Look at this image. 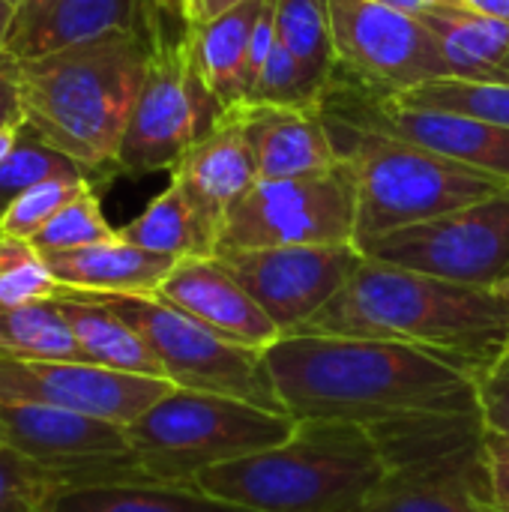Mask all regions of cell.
<instances>
[{
    "mask_svg": "<svg viewBox=\"0 0 509 512\" xmlns=\"http://www.w3.org/2000/svg\"><path fill=\"white\" fill-rule=\"evenodd\" d=\"M120 231V240L168 255V258H216V240L186 201L183 189L171 180L165 192H159L132 222H126Z\"/></svg>",
    "mask_w": 509,
    "mask_h": 512,
    "instance_id": "cell-25",
    "label": "cell"
},
{
    "mask_svg": "<svg viewBox=\"0 0 509 512\" xmlns=\"http://www.w3.org/2000/svg\"><path fill=\"white\" fill-rule=\"evenodd\" d=\"M453 6H462V9H471V12H480V15H489V18H498V21H507L509 24V0H447Z\"/></svg>",
    "mask_w": 509,
    "mask_h": 512,
    "instance_id": "cell-41",
    "label": "cell"
},
{
    "mask_svg": "<svg viewBox=\"0 0 509 512\" xmlns=\"http://www.w3.org/2000/svg\"><path fill=\"white\" fill-rule=\"evenodd\" d=\"M51 512H252L207 495L195 483H132L72 489L57 498Z\"/></svg>",
    "mask_w": 509,
    "mask_h": 512,
    "instance_id": "cell-26",
    "label": "cell"
},
{
    "mask_svg": "<svg viewBox=\"0 0 509 512\" xmlns=\"http://www.w3.org/2000/svg\"><path fill=\"white\" fill-rule=\"evenodd\" d=\"M174 390L165 378L114 372L87 360H18L0 354V402H30L132 426Z\"/></svg>",
    "mask_w": 509,
    "mask_h": 512,
    "instance_id": "cell-16",
    "label": "cell"
},
{
    "mask_svg": "<svg viewBox=\"0 0 509 512\" xmlns=\"http://www.w3.org/2000/svg\"><path fill=\"white\" fill-rule=\"evenodd\" d=\"M339 159L357 177V243L438 219L509 189L507 180L426 147L324 117Z\"/></svg>",
    "mask_w": 509,
    "mask_h": 512,
    "instance_id": "cell-5",
    "label": "cell"
},
{
    "mask_svg": "<svg viewBox=\"0 0 509 512\" xmlns=\"http://www.w3.org/2000/svg\"><path fill=\"white\" fill-rule=\"evenodd\" d=\"M45 261L66 291L120 297H156L177 267V258L138 249L120 237L72 252H48Z\"/></svg>",
    "mask_w": 509,
    "mask_h": 512,
    "instance_id": "cell-21",
    "label": "cell"
},
{
    "mask_svg": "<svg viewBox=\"0 0 509 512\" xmlns=\"http://www.w3.org/2000/svg\"><path fill=\"white\" fill-rule=\"evenodd\" d=\"M483 459H486V474H489L492 507L498 512H509V435L486 429Z\"/></svg>",
    "mask_w": 509,
    "mask_h": 512,
    "instance_id": "cell-38",
    "label": "cell"
},
{
    "mask_svg": "<svg viewBox=\"0 0 509 512\" xmlns=\"http://www.w3.org/2000/svg\"><path fill=\"white\" fill-rule=\"evenodd\" d=\"M279 36V33H276ZM327 93V84L309 75V69L276 42L264 69L252 81L243 105H273V108H318Z\"/></svg>",
    "mask_w": 509,
    "mask_h": 512,
    "instance_id": "cell-33",
    "label": "cell"
},
{
    "mask_svg": "<svg viewBox=\"0 0 509 512\" xmlns=\"http://www.w3.org/2000/svg\"><path fill=\"white\" fill-rule=\"evenodd\" d=\"M0 354L18 360H87L57 300L0 306Z\"/></svg>",
    "mask_w": 509,
    "mask_h": 512,
    "instance_id": "cell-27",
    "label": "cell"
},
{
    "mask_svg": "<svg viewBox=\"0 0 509 512\" xmlns=\"http://www.w3.org/2000/svg\"><path fill=\"white\" fill-rule=\"evenodd\" d=\"M57 177H84V180H93V174L81 162H75L72 156L54 150L27 123H21L18 132H15V141H12L9 153L0 159V216L27 189L39 186L45 180H57Z\"/></svg>",
    "mask_w": 509,
    "mask_h": 512,
    "instance_id": "cell-30",
    "label": "cell"
},
{
    "mask_svg": "<svg viewBox=\"0 0 509 512\" xmlns=\"http://www.w3.org/2000/svg\"><path fill=\"white\" fill-rule=\"evenodd\" d=\"M495 512H498V510H495Z\"/></svg>",
    "mask_w": 509,
    "mask_h": 512,
    "instance_id": "cell-47",
    "label": "cell"
},
{
    "mask_svg": "<svg viewBox=\"0 0 509 512\" xmlns=\"http://www.w3.org/2000/svg\"><path fill=\"white\" fill-rule=\"evenodd\" d=\"M0 444L36 465L84 474L96 486L153 483L138 465L123 426L75 411L0 402Z\"/></svg>",
    "mask_w": 509,
    "mask_h": 512,
    "instance_id": "cell-14",
    "label": "cell"
},
{
    "mask_svg": "<svg viewBox=\"0 0 509 512\" xmlns=\"http://www.w3.org/2000/svg\"><path fill=\"white\" fill-rule=\"evenodd\" d=\"M138 33L135 0H18L6 51L15 60Z\"/></svg>",
    "mask_w": 509,
    "mask_h": 512,
    "instance_id": "cell-20",
    "label": "cell"
},
{
    "mask_svg": "<svg viewBox=\"0 0 509 512\" xmlns=\"http://www.w3.org/2000/svg\"><path fill=\"white\" fill-rule=\"evenodd\" d=\"M477 405L489 432L509 435V348L477 378Z\"/></svg>",
    "mask_w": 509,
    "mask_h": 512,
    "instance_id": "cell-37",
    "label": "cell"
},
{
    "mask_svg": "<svg viewBox=\"0 0 509 512\" xmlns=\"http://www.w3.org/2000/svg\"><path fill=\"white\" fill-rule=\"evenodd\" d=\"M228 117L243 126L255 150L261 180L309 177L342 162L321 108L240 105L228 111Z\"/></svg>",
    "mask_w": 509,
    "mask_h": 512,
    "instance_id": "cell-19",
    "label": "cell"
},
{
    "mask_svg": "<svg viewBox=\"0 0 509 512\" xmlns=\"http://www.w3.org/2000/svg\"><path fill=\"white\" fill-rule=\"evenodd\" d=\"M402 105L441 108L465 117H477L509 129V81H468V78H438L405 93H387Z\"/></svg>",
    "mask_w": 509,
    "mask_h": 512,
    "instance_id": "cell-31",
    "label": "cell"
},
{
    "mask_svg": "<svg viewBox=\"0 0 509 512\" xmlns=\"http://www.w3.org/2000/svg\"><path fill=\"white\" fill-rule=\"evenodd\" d=\"M378 3L393 6V9H402V12H411V15H423V12H429L432 6L447 3V0H378Z\"/></svg>",
    "mask_w": 509,
    "mask_h": 512,
    "instance_id": "cell-42",
    "label": "cell"
},
{
    "mask_svg": "<svg viewBox=\"0 0 509 512\" xmlns=\"http://www.w3.org/2000/svg\"><path fill=\"white\" fill-rule=\"evenodd\" d=\"M282 336L309 324L363 264L357 246H273L216 255Z\"/></svg>",
    "mask_w": 509,
    "mask_h": 512,
    "instance_id": "cell-15",
    "label": "cell"
},
{
    "mask_svg": "<svg viewBox=\"0 0 509 512\" xmlns=\"http://www.w3.org/2000/svg\"><path fill=\"white\" fill-rule=\"evenodd\" d=\"M381 480L384 462L369 429L300 420L288 441L216 465L195 486L252 512H360Z\"/></svg>",
    "mask_w": 509,
    "mask_h": 512,
    "instance_id": "cell-4",
    "label": "cell"
},
{
    "mask_svg": "<svg viewBox=\"0 0 509 512\" xmlns=\"http://www.w3.org/2000/svg\"><path fill=\"white\" fill-rule=\"evenodd\" d=\"M264 6L267 0H246L189 33V57L225 111L240 108L246 99V54Z\"/></svg>",
    "mask_w": 509,
    "mask_h": 512,
    "instance_id": "cell-23",
    "label": "cell"
},
{
    "mask_svg": "<svg viewBox=\"0 0 509 512\" xmlns=\"http://www.w3.org/2000/svg\"><path fill=\"white\" fill-rule=\"evenodd\" d=\"M438 36L453 78L468 81H509V24L453 6L438 3L420 15Z\"/></svg>",
    "mask_w": 509,
    "mask_h": 512,
    "instance_id": "cell-24",
    "label": "cell"
},
{
    "mask_svg": "<svg viewBox=\"0 0 509 512\" xmlns=\"http://www.w3.org/2000/svg\"><path fill=\"white\" fill-rule=\"evenodd\" d=\"M336 75L378 93H405L453 78V66L420 15L378 0H327Z\"/></svg>",
    "mask_w": 509,
    "mask_h": 512,
    "instance_id": "cell-12",
    "label": "cell"
},
{
    "mask_svg": "<svg viewBox=\"0 0 509 512\" xmlns=\"http://www.w3.org/2000/svg\"><path fill=\"white\" fill-rule=\"evenodd\" d=\"M12 18H15V3L12 0H0V54L6 51L9 30H12Z\"/></svg>",
    "mask_w": 509,
    "mask_h": 512,
    "instance_id": "cell-43",
    "label": "cell"
},
{
    "mask_svg": "<svg viewBox=\"0 0 509 512\" xmlns=\"http://www.w3.org/2000/svg\"><path fill=\"white\" fill-rule=\"evenodd\" d=\"M246 0H186V18H189V27H201V24H210L213 18L225 15L228 9L240 6Z\"/></svg>",
    "mask_w": 509,
    "mask_h": 512,
    "instance_id": "cell-40",
    "label": "cell"
},
{
    "mask_svg": "<svg viewBox=\"0 0 509 512\" xmlns=\"http://www.w3.org/2000/svg\"><path fill=\"white\" fill-rule=\"evenodd\" d=\"M225 114V105L198 75L189 42L174 51L150 54L141 93L117 150V174L144 177L174 171L198 141L219 129Z\"/></svg>",
    "mask_w": 509,
    "mask_h": 512,
    "instance_id": "cell-10",
    "label": "cell"
},
{
    "mask_svg": "<svg viewBox=\"0 0 509 512\" xmlns=\"http://www.w3.org/2000/svg\"><path fill=\"white\" fill-rule=\"evenodd\" d=\"M12 3H18V0H12Z\"/></svg>",
    "mask_w": 509,
    "mask_h": 512,
    "instance_id": "cell-46",
    "label": "cell"
},
{
    "mask_svg": "<svg viewBox=\"0 0 509 512\" xmlns=\"http://www.w3.org/2000/svg\"><path fill=\"white\" fill-rule=\"evenodd\" d=\"M150 66L138 33H120L18 60L24 123L93 180L117 174V150Z\"/></svg>",
    "mask_w": 509,
    "mask_h": 512,
    "instance_id": "cell-3",
    "label": "cell"
},
{
    "mask_svg": "<svg viewBox=\"0 0 509 512\" xmlns=\"http://www.w3.org/2000/svg\"><path fill=\"white\" fill-rule=\"evenodd\" d=\"M117 237H120V231L105 219L96 189H87L75 201H69L33 237V246L42 255H48V252H72V249H84V246H96V243H111Z\"/></svg>",
    "mask_w": 509,
    "mask_h": 512,
    "instance_id": "cell-34",
    "label": "cell"
},
{
    "mask_svg": "<svg viewBox=\"0 0 509 512\" xmlns=\"http://www.w3.org/2000/svg\"><path fill=\"white\" fill-rule=\"evenodd\" d=\"M156 297L243 348L267 351L282 339V330L267 318V312L249 297V291L228 273L219 258L177 261Z\"/></svg>",
    "mask_w": 509,
    "mask_h": 512,
    "instance_id": "cell-17",
    "label": "cell"
},
{
    "mask_svg": "<svg viewBox=\"0 0 509 512\" xmlns=\"http://www.w3.org/2000/svg\"><path fill=\"white\" fill-rule=\"evenodd\" d=\"M384 480L360 512H495L480 414H426L369 429Z\"/></svg>",
    "mask_w": 509,
    "mask_h": 512,
    "instance_id": "cell-6",
    "label": "cell"
},
{
    "mask_svg": "<svg viewBox=\"0 0 509 512\" xmlns=\"http://www.w3.org/2000/svg\"><path fill=\"white\" fill-rule=\"evenodd\" d=\"M93 297L141 333V339L156 354L165 378L177 390L231 396L267 408L273 414H288L267 369L264 351L222 339L219 333L207 330L204 324H198L195 318H189L186 312L159 297Z\"/></svg>",
    "mask_w": 509,
    "mask_h": 512,
    "instance_id": "cell-8",
    "label": "cell"
},
{
    "mask_svg": "<svg viewBox=\"0 0 509 512\" xmlns=\"http://www.w3.org/2000/svg\"><path fill=\"white\" fill-rule=\"evenodd\" d=\"M318 108L324 117L426 147L509 183V129L504 126L441 108L402 105L393 96L354 84L342 75H333Z\"/></svg>",
    "mask_w": 509,
    "mask_h": 512,
    "instance_id": "cell-13",
    "label": "cell"
},
{
    "mask_svg": "<svg viewBox=\"0 0 509 512\" xmlns=\"http://www.w3.org/2000/svg\"><path fill=\"white\" fill-rule=\"evenodd\" d=\"M57 306H60L63 318L69 321L81 354L90 363L114 369V372H126V375L165 378L156 354L141 339V333L135 327H129L102 300H96L93 294H78V291L63 288L57 297Z\"/></svg>",
    "mask_w": 509,
    "mask_h": 512,
    "instance_id": "cell-22",
    "label": "cell"
},
{
    "mask_svg": "<svg viewBox=\"0 0 509 512\" xmlns=\"http://www.w3.org/2000/svg\"><path fill=\"white\" fill-rule=\"evenodd\" d=\"M87 189H96V183L93 180H84V177L45 180V183L27 189L21 198H15L6 207V213L0 216V231L3 234H12V237L33 240L69 201H75Z\"/></svg>",
    "mask_w": 509,
    "mask_h": 512,
    "instance_id": "cell-35",
    "label": "cell"
},
{
    "mask_svg": "<svg viewBox=\"0 0 509 512\" xmlns=\"http://www.w3.org/2000/svg\"><path fill=\"white\" fill-rule=\"evenodd\" d=\"M495 291H498V297L507 303V309H509V276L504 279V282H501V285H498V288H495Z\"/></svg>",
    "mask_w": 509,
    "mask_h": 512,
    "instance_id": "cell-45",
    "label": "cell"
},
{
    "mask_svg": "<svg viewBox=\"0 0 509 512\" xmlns=\"http://www.w3.org/2000/svg\"><path fill=\"white\" fill-rule=\"evenodd\" d=\"M63 285L54 279L33 240L0 231V306H30L57 300Z\"/></svg>",
    "mask_w": 509,
    "mask_h": 512,
    "instance_id": "cell-32",
    "label": "cell"
},
{
    "mask_svg": "<svg viewBox=\"0 0 509 512\" xmlns=\"http://www.w3.org/2000/svg\"><path fill=\"white\" fill-rule=\"evenodd\" d=\"M273 246H357V177L345 159L309 177L258 180L228 213L216 255Z\"/></svg>",
    "mask_w": 509,
    "mask_h": 512,
    "instance_id": "cell-9",
    "label": "cell"
},
{
    "mask_svg": "<svg viewBox=\"0 0 509 512\" xmlns=\"http://www.w3.org/2000/svg\"><path fill=\"white\" fill-rule=\"evenodd\" d=\"M15 132H18V129H3V132H0V159L9 153V147H12V141H15Z\"/></svg>",
    "mask_w": 509,
    "mask_h": 512,
    "instance_id": "cell-44",
    "label": "cell"
},
{
    "mask_svg": "<svg viewBox=\"0 0 509 512\" xmlns=\"http://www.w3.org/2000/svg\"><path fill=\"white\" fill-rule=\"evenodd\" d=\"M264 357L288 414L297 420L372 429L426 414H480L474 378L408 345L291 333L273 342Z\"/></svg>",
    "mask_w": 509,
    "mask_h": 512,
    "instance_id": "cell-1",
    "label": "cell"
},
{
    "mask_svg": "<svg viewBox=\"0 0 509 512\" xmlns=\"http://www.w3.org/2000/svg\"><path fill=\"white\" fill-rule=\"evenodd\" d=\"M96 483L75 471H54L0 444V512H51L57 498Z\"/></svg>",
    "mask_w": 509,
    "mask_h": 512,
    "instance_id": "cell-29",
    "label": "cell"
},
{
    "mask_svg": "<svg viewBox=\"0 0 509 512\" xmlns=\"http://www.w3.org/2000/svg\"><path fill=\"white\" fill-rule=\"evenodd\" d=\"M357 249L372 261L456 285L498 288L509 276V189L438 219L369 237Z\"/></svg>",
    "mask_w": 509,
    "mask_h": 512,
    "instance_id": "cell-11",
    "label": "cell"
},
{
    "mask_svg": "<svg viewBox=\"0 0 509 512\" xmlns=\"http://www.w3.org/2000/svg\"><path fill=\"white\" fill-rule=\"evenodd\" d=\"M297 423V417L273 414L243 399L174 387L126 426V438L153 483L186 486L216 465L288 441Z\"/></svg>",
    "mask_w": 509,
    "mask_h": 512,
    "instance_id": "cell-7",
    "label": "cell"
},
{
    "mask_svg": "<svg viewBox=\"0 0 509 512\" xmlns=\"http://www.w3.org/2000/svg\"><path fill=\"white\" fill-rule=\"evenodd\" d=\"M279 42L309 69L312 78L330 87L336 75V45L327 0H273Z\"/></svg>",
    "mask_w": 509,
    "mask_h": 512,
    "instance_id": "cell-28",
    "label": "cell"
},
{
    "mask_svg": "<svg viewBox=\"0 0 509 512\" xmlns=\"http://www.w3.org/2000/svg\"><path fill=\"white\" fill-rule=\"evenodd\" d=\"M138 6V36L147 42L150 54L174 51L189 42L186 0H135Z\"/></svg>",
    "mask_w": 509,
    "mask_h": 512,
    "instance_id": "cell-36",
    "label": "cell"
},
{
    "mask_svg": "<svg viewBox=\"0 0 509 512\" xmlns=\"http://www.w3.org/2000/svg\"><path fill=\"white\" fill-rule=\"evenodd\" d=\"M24 123L21 90H18V60L3 51L0 54V132L18 129Z\"/></svg>",
    "mask_w": 509,
    "mask_h": 512,
    "instance_id": "cell-39",
    "label": "cell"
},
{
    "mask_svg": "<svg viewBox=\"0 0 509 512\" xmlns=\"http://www.w3.org/2000/svg\"><path fill=\"white\" fill-rule=\"evenodd\" d=\"M297 333L408 345L477 384L509 348V309L495 288L456 285L363 255L348 285Z\"/></svg>",
    "mask_w": 509,
    "mask_h": 512,
    "instance_id": "cell-2",
    "label": "cell"
},
{
    "mask_svg": "<svg viewBox=\"0 0 509 512\" xmlns=\"http://www.w3.org/2000/svg\"><path fill=\"white\" fill-rule=\"evenodd\" d=\"M171 180L183 189L186 201L213 234L219 249L228 213L261 180V174L243 126L225 114L219 129L180 159V165L171 171Z\"/></svg>",
    "mask_w": 509,
    "mask_h": 512,
    "instance_id": "cell-18",
    "label": "cell"
}]
</instances>
